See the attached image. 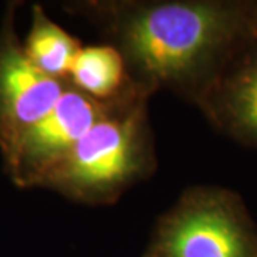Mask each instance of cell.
Returning a JSON list of instances; mask_svg holds the SVG:
<instances>
[{
	"mask_svg": "<svg viewBox=\"0 0 257 257\" xmlns=\"http://www.w3.org/2000/svg\"><path fill=\"white\" fill-rule=\"evenodd\" d=\"M66 9L117 49L139 90H169L196 106L257 39V2L250 0H87Z\"/></svg>",
	"mask_w": 257,
	"mask_h": 257,
	"instance_id": "6da1fadb",
	"label": "cell"
},
{
	"mask_svg": "<svg viewBox=\"0 0 257 257\" xmlns=\"http://www.w3.org/2000/svg\"><path fill=\"white\" fill-rule=\"evenodd\" d=\"M150 97L136 92L116 101L47 172L39 187L73 202L101 206L117 202L127 189L150 177L157 167Z\"/></svg>",
	"mask_w": 257,
	"mask_h": 257,
	"instance_id": "7a4b0ae2",
	"label": "cell"
},
{
	"mask_svg": "<svg viewBox=\"0 0 257 257\" xmlns=\"http://www.w3.org/2000/svg\"><path fill=\"white\" fill-rule=\"evenodd\" d=\"M142 257H257V224L239 193L193 186L159 217Z\"/></svg>",
	"mask_w": 257,
	"mask_h": 257,
	"instance_id": "3957f363",
	"label": "cell"
},
{
	"mask_svg": "<svg viewBox=\"0 0 257 257\" xmlns=\"http://www.w3.org/2000/svg\"><path fill=\"white\" fill-rule=\"evenodd\" d=\"M116 101L94 100L69 84L55 107L3 155L6 172L13 183L22 189L39 187L47 172Z\"/></svg>",
	"mask_w": 257,
	"mask_h": 257,
	"instance_id": "277c9868",
	"label": "cell"
},
{
	"mask_svg": "<svg viewBox=\"0 0 257 257\" xmlns=\"http://www.w3.org/2000/svg\"><path fill=\"white\" fill-rule=\"evenodd\" d=\"M15 6L0 29V152L5 155L42 120L69 83L43 73L25 52L15 30Z\"/></svg>",
	"mask_w": 257,
	"mask_h": 257,
	"instance_id": "5b68a950",
	"label": "cell"
},
{
	"mask_svg": "<svg viewBox=\"0 0 257 257\" xmlns=\"http://www.w3.org/2000/svg\"><path fill=\"white\" fill-rule=\"evenodd\" d=\"M197 107L214 128L257 150V39L224 69Z\"/></svg>",
	"mask_w": 257,
	"mask_h": 257,
	"instance_id": "8992f818",
	"label": "cell"
},
{
	"mask_svg": "<svg viewBox=\"0 0 257 257\" xmlns=\"http://www.w3.org/2000/svg\"><path fill=\"white\" fill-rule=\"evenodd\" d=\"M67 83L94 100L104 103L142 92L130 80L117 49L107 43L82 47L74 57Z\"/></svg>",
	"mask_w": 257,
	"mask_h": 257,
	"instance_id": "52a82bcc",
	"label": "cell"
},
{
	"mask_svg": "<svg viewBox=\"0 0 257 257\" xmlns=\"http://www.w3.org/2000/svg\"><path fill=\"white\" fill-rule=\"evenodd\" d=\"M23 47L29 59L43 73L67 82L74 57L83 46L79 39L67 33L47 16L43 8L36 5Z\"/></svg>",
	"mask_w": 257,
	"mask_h": 257,
	"instance_id": "ba28073f",
	"label": "cell"
}]
</instances>
